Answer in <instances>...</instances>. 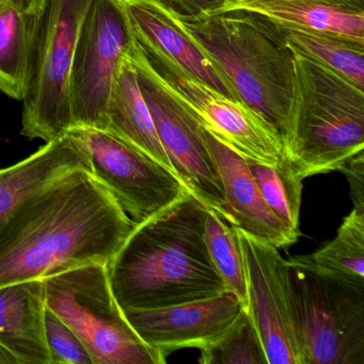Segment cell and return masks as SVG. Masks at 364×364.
<instances>
[{
    "mask_svg": "<svg viewBox=\"0 0 364 364\" xmlns=\"http://www.w3.org/2000/svg\"><path fill=\"white\" fill-rule=\"evenodd\" d=\"M134 223L86 170L25 202L0 230V287L108 264Z\"/></svg>",
    "mask_w": 364,
    "mask_h": 364,
    "instance_id": "obj_1",
    "label": "cell"
},
{
    "mask_svg": "<svg viewBox=\"0 0 364 364\" xmlns=\"http://www.w3.org/2000/svg\"><path fill=\"white\" fill-rule=\"evenodd\" d=\"M208 208L186 193L131 233L108 266L123 311L163 308L228 291L204 240Z\"/></svg>",
    "mask_w": 364,
    "mask_h": 364,
    "instance_id": "obj_2",
    "label": "cell"
},
{
    "mask_svg": "<svg viewBox=\"0 0 364 364\" xmlns=\"http://www.w3.org/2000/svg\"><path fill=\"white\" fill-rule=\"evenodd\" d=\"M176 20L223 72L240 102L282 139L293 97L295 59L279 27L237 9Z\"/></svg>",
    "mask_w": 364,
    "mask_h": 364,
    "instance_id": "obj_3",
    "label": "cell"
},
{
    "mask_svg": "<svg viewBox=\"0 0 364 364\" xmlns=\"http://www.w3.org/2000/svg\"><path fill=\"white\" fill-rule=\"evenodd\" d=\"M294 59L283 153L294 173L304 180L336 171L364 150V92L317 61L296 52Z\"/></svg>",
    "mask_w": 364,
    "mask_h": 364,
    "instance_id": "obj_4",
    "label": "cell"
},
{
    "mask_svg": "<svg viewBox=\"0 0 364 364\" xmlns=\"http://www.w3.org/2000/svg\"><path fill=\"white\" fill-rule=\"evenodd\" d=\"M46 304L82 341L93 364H164L119 306L106 263H91L43 279Z\"/></svg>",
    "mask_w": 364,
    "mask_h": 364,
    "instance_id": "obj_5",
    "label": "cell"
},
{
    "mask_svg": "<svg viewBox=\"0 0 364 364\" xmlns=\"http://www.w3.org/2000/svg\"><path fill=\"white\" fill-rule=\"evenodd\" d=\"M93 0H43L23 100L22 135L46 142L73 129L69 80L74 50Z\"/></svg>",
    "mask_w": 364,
    "mask_h": 364,
    "instance_id": "obj_6",
    "label": "cell"
},
{
    "mask_svg": "<svg viewBox=\"0 0 364 364\" xmlns=\"http://www.w3.org/2000/svg\"><path fill=\"white\" fill-rule=\"evenodd\" d=\"M135 41L123 0H93L70 71L69 103L74 127L105 131L114 80Z\"/></svg>",
    "mask_w": 364,
    "mask_h": 364,
    "instance_id": "obj_7",
    "label": "cell"
},
{
    "mask_svg": "<svg viewBox=\"0 0 364 364\" xmlns=\"http://www.w3.org/2000/svg\"><path fill=\"white\" fill-rule=\"evenodd\" d=\"M289 268L304 364H364V287Z\"/></svg>",
    "mask_w": 364,
    "mask_h": 364,
    "instance_id": "obj_8",
    "label": "cell"
},
{
    "mask_svg": "<svg viewBox=\"0 0 364 364\" xmlns=\"http://www.w3.org/2000/svg\"><path fill=\"white\" fill-rule=\"evenodd\" d=\"M131 58L157 135L181 182L189 193L223 219L225 195L216 164L197 117L163 84L136 39Z\"/></svg>",
    "mask_w": 364,
    "mask_h": 364,
    "instance_id": "obj_9",
    "label": "cell"
},
{
    "mask_svg": "<svg viewBox=\"0 0 364 364\" xmlns=\"http://www.w3.org/2000/svg\"><path fill=\"white\" fill-rule=\"evenodd\" d=\"M69 132L86 148L95 178L134 225L154 216L189 191L173 172L109 132L90 127Z\"/></svg>",
    "mask_w": 364,
    "mask_h": 364,
    "instance_id": "obj_10",
    "label": "cell"
},
{
    "mask_svg": "<svg viewBox=\"0 0 364 364\" xmlns=\"http://www.w3.org/2000/svg\"><path fill=\"white\" fill-rule=\"evenodd\" d=\"M238 235L248 279L247 311L268 364H304L299 314L287 259L276 247L240 230Z\"/></svg>",
    "mask_w": 364,
    "mask_h": 364,
    "instance_id": "obj_11",
    "label": "cell"
},
{
    "mask_svg": "<svg viewBox=\"0 0 364 364\" xmlns=\"http://www.w3.org/2000/svg\"><path fill=\"white\" fill-rule=\"evenodd\" d=\"M140 46L159 80L221 141L248 161L267 165L282 161V139L269 123L245 104L220 95Z\"/></svg>",
    "mask_w": 364,
    "mask_h": 364,
    "instance_id": "obj_12",
    "label": "cell"
},
{
    "mask_svg": "<svg viewBox=\"0 0 364 364\" xmlns=\"http://www.w3.org/2000/svg\"><path fill=\"white\" fill-rule=\"evenodd\" d=\"M245 310L231 291L163 308L124 311L138 336L164 360L176 350L208 348L231 328Z\"/></svg>",
    "mask_w": 364,
    "mask_h": 364,
    "instance_id": "obj_13",
    "label": "cell"
},
{
    "mask_svg": "<svg viewBox=\"0 0 364 364\" xmlns=\"http://www.w3.org/2000/svg\"><path fill=\"white\" fill-rule=\"evenodd\" d=\"M200 134L220 176L225 195L223 220L278 249L295 244L299 235L291 232L266 204L247 159L201 122Z\"/></svg>",
    "mask_w": 364,
    "mask_h": 364,
    "instance_id": "obj_14",
    "label": "cell"
},
{
    "mask_svg": "<svg viewBox=\"0 0 364 364\" xmlns=\"http://www.w3.org/2000/svg\"><path fill=\"white\" fill-rule=\"evenodd\" d=\"M123 3L136 39L142 48L220 95L240 102L228 78L176 18L151 0H123Z\"/></svg>",
    "mask_w": 364,
    "mask_h": 364,
    "instance_id": "obj_15",
    "label": "cell"
},
{
    "mask_svg": "<svg viewBox=\"0 0 364 364\" xmlns=\"http://www.w3.org/2000/svg\"><path fill=\"white\" fill-rule=\"evenodd\" d=\"M80 170L92 173L90 157L70 132L20 163L0 169V230L25 202Z\"/></svg>",
    "mask_w": 364,
    "mask_h": 364,
    "instance_id": "obj_16",
    "label": "cell"
},
{
    "mask_svg": "<svg viewBox=\"0 0 364 364\" xmlns=\"http://www.w3.org/2000/svg\"><path fill=\"white\" fill-rule=\"evenodd\" d=\"M46 311L43 279L0 287V344L20 364H52Z\"/></svg>",
    "mask_w": 364,
    "mask_h": 364,
    "instance_id": "obj_17",
    "label": "cell"
},
{
    "mask_svg": "<svg viewBox=\"0 0 364 364\" xmlns=\"http://www.w3.org/2000/svg\"><path fill=\"white\" fill-rule=\"evenodd\" d=\"M245 10L279 26L364 40V9L316 0H228L223 10Z\"/></svg>",
    "mask_w": 364,
    "mask_h": 364,
    "instance_id": "obj_18",
    "label": "cell"
},
{
    "mask_svg": "<svg viewBox=\"0 0 364 364\" xmlns=\"http://www.w3.org/2000/svg\"><path fill=\"white\" fill-rule=\"evenodd\" d=\"M105 131L133 144L174 173L140 90L131 52L121 63L114 80L108 104Z\"/></svg>",
    "mask_w": 364,
    "mask_h": 364,
    "instance_id": "obj_19",
    "label": "cell"
},
{
    "mask_svg": "<svg viewBox=\"0 0 364 364\" xmlns=\"http://www.w3.org/2000/svg\"><path fill=\"white\" fill-rule=\"evenodd\" d=\"M291 268L364 287V212L353 208L333 240L310 255L287 259Z\"/></svg>",
    "mask_w": 364,
    "mask_h": 364,
    "instance_id": "obj_20",
    "label": "cell"
},
{
    "mask_svg": "<svg viewBox=\"0 0 364 364\" xmlns=\"http://www.w3.org/2000/svg\"><path fill=\"white\" fill-rule=\"evenodd\" d=\"M37 20L10 0H0V91L16 101L26 93Z\"/></svg>",
    "mask_w": 364,
    "mask_h": 364,
    "instance_id": "obj_21",
    "label": "cell"
},
{
    "mask_svg": "<svg viewBox=\"0 0 364 364\" xmlns=\"http://www.w3.org/2000/svg\"><path fill=\"white\" fill-rule=\"evenodd\" d=\"M277 26L294 52L333 70L363 89L364 40L323 31Z\"/></svg>",
    "mask_w": 364,
    "mask_h": 364,
    "instance_id": "obj_22",
    "label": "cell"
},
{
    "mask_svg": "<svg viewBox=\"0 0 364 364\" xmlns=\"http://www.w3.org/2000/svg\"><path fill=\"white\" fill-rule=\"evenodd\" d=\"M204 240L210 259L228 291L240 299L245 310H248L246 261L237 228L228 225L216 212L208 208L204 221Z\"/></svg>",
    "mask_w": 364,
    "mask_h": 364,
    "instance_id": "obj_23",
    "label": "cell"
},
{
    "mask_svg": "<svg viewBox=\"0 0 364 364\" xmlns=\"http://www.w3.org/2000/svg\"><path fill=\"white\" fill-rule=\"evenodd\" d=\"M247 164L266 204L291 232L300 235L299 216L304 180L294 173L285 157L278 165H267L248 159Z\"/></svg>",
    "mask_w": 364,
    "mask_h": 364,
    "instance_id": "obj_24",
    "label": "cell"
},
{
    "mask_svg": "<svg viewBox=\"0 0 364 364\" xmlns=\"http://www.w3.org/2000/svg\"><path fill=\"white\" fill-rule=\"evenodd\" d=\"M200 351L201 364H268L259 332L246 310L223 338Z\"/></svg>",
    "mask_w": 364,
    "mask_h": 364,
    "instance_id": "obj_25",
    "label": "cell"
},
{
    "mask_svg": "<svg viewBox=\"0 0 364 364\" xmlns=\"http://www.w3.org/2000/svg\"><path fill=\"white\" fill-rule=\"evenodd\" d=\"M46 338L52 364H93L77 334L46 306Z\"/></svg>",
    "mask_w": 364,
    "mask_h": 364,
    "instance_id": "obj_26",
    "label": "cell"
},
{
    "mask_svg": "<svg viewBox=\"0 0 364 364\" xmlns=\"http://www.w3.org/2000/svg\"><path fill=\"white\" fill-rule=\"evenodd\" d=\"M178 20H193L215 14L225 7L228 0H151Z\"/></svg>",
    "mask_w": 364,
    "mask_h": 364,
    "instance_id": "obj_27",
    "label": "cell"
},
{
    "mask_svg": "<svg viewBox=\"0 0 364 364\" xmlns=\"http://www.w3.org/2000/svg\"><path fill=\"white\" fill-rule=\"evenodd\" d=\"M350 185L353 208L364 212V150L347 159L340 167Z\"/></svg>",
    "mask_w": 364,
    "mask_h": 364,
    "instance_id": "obj_28",
    "label": "cell"
},
{
    "mask_svg": "<svg viewBox=\"0 0 364 364\" xmlns=\"http://www.w3.org/2000/svg\"><path fill=\"white\" fill-rule=\"evenodd\" d=\"M16 8L26 14L39 16L43 6V0H10Z\"/></svg>",
    "mask_w": 364,
    "mask_h": 364,
    "instance_id": "obj_29",
    "label": "cell"
},
{
    "mask_svg": "<svg viewBox=\"0 0 364 364\" xmlns=\"http://www.w3.org/2000/svg\"><path fill=\"white\" fill-rule=\"evenodd\" d=\"M316 1L332 4V5L348 6V7L364 9V0H316Z\"/></svg>",
    "mask_w": 364,
    "mask_h": 364,
    "instance_id": "obj_30",
    "label": "cell"
},
{
    "mask_svg": "<svg viewBox=\"0 0 364 364\" xmlns=\"http://www.w3.org/2000/svg\"><path fill=\"white\" fill-rule=\"evenodd\" d=\"M0 364H20L18 359L1 344H0Z\"/></svg>",
    "mask_w": 364,
    "mask_h": 364,
    "instance_id": "obj_31",
    "label": "cell"
}]
</instances>
